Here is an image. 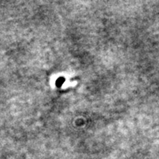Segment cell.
I'll return each instance as SVG.
<instances>
[{
	"label": "cell",
	"mask_w": 159,
	"mask_h": 159,
	"mask_svg": "<svg viewBox=\"0 0 159 159\" xmlns=\"http://www.w3.org/2000/svg\"><path fill=\"white\" fill-rule=\"evenodd\" d=\"M64 81H65V79L63 77L59 78V79L57 80L56 85L58 86V87H60V86L62 85V84H63V83H64Z\"/></svg>",
	"instance_id": "6da1fadb"
}]
</instances>
